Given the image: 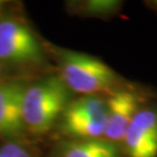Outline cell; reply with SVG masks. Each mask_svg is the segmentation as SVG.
<instances>
[{
  "instance_id": "1",
  "label": "cell",
  "mask_w": 157,
  "mask_h": 157,
  "mask_svg": "<svg viewBox=\"0 0 157 157\" xmlns=\"http://www.w3.org/2000/svg\"><path fill=\"white\" fill-rule=\"evenodd\" d=\"M68 88L57 77H50L30 88L23 98V117L26 128L41 135L52 128L68 104Z\"/></svg>"
},
{
  "instance_id": "2",
  "label": "cell",
  "mask_w": 157,
  "mask_h": 157,
  "mask_svg": "<svg viewBox=\"0 0 157 157\" xmlns=\"http://www.w3.org/2000/svg\"><path fill=\"white\" fill-rule=\"evenodd\" d=\"M61 80L68 89L85 96L113 93L118 78L107 64L85 53L64 50L60 53Z\"/></svg>"
},
{
  "instance_id": "3",
  "label": "cell",
  "mask_w": 157,
  "mask_h": 157,
  "mask_svg": "<svg viewBox=\"0 0 157 157\" xmlns=\"http://www.w3.org/2000/svg\"><path fill=\"white\" fill-rule=\"evenodd\" d=\"M0 60L14 64H37L43 60V51L33 32L21 21H0Z\"/></svg>"
},
{
  "instance_id": "4",
  "label": "cell",
  "mask_w": 157,
  "mask_h": 157,
  "mask_svg": "<svg viewBox=\"0 0 157 157\" xmlns=\"http://www.w3.org/2000/svg\"><path fill=\"white\" fill-rule=\"evenodd\" d=\"M128 157H157V110L137 112L124 137Z\"/></svg>"
},
{
  "instance_id": "5",
  "label": "cell",
  "mask_w": 157,
  "mask_h": 157,
  "mask_svg": "<svg viewBox=\"0 0 157 157\" xmlns=\"http://www.w3.org/2000/svg\"><path fill=\"white\" fill-rule=\"evenodd\" d=\"M107 115L104 137L112 143L124 140L135 115L140 110V97L132 90L117 89L106 101Z\"/></svg>"
},
{
  "instance_id": "6",
  "label": "cell",
  "mask_w": 157,
  "mask_h": 157,
  "mask_svg": "<svg viewBox=\"0 0 157 157\" xmlns=\"http://www.w3.org/2000/svg\"><path fill=\"white\" fill-rule=\"evenodd\" d=\"M23 85L0 84V135L17 136L26 128L23 117Z\"/></svg>"
},
{
  "instance_id": "7",
  "label": "cell",
  "mask_w": 157,
  "mask_h": 157,
  "mask_svg": "<svg viewBox=\"0 0 157 157\" xmlns=\"http://www.w3.org/2000/svg\"><path fill=\"white\" fill-rule=\"evenodd\" d=\"M59 157H122L118 147L110 141L83 139L64 142L59 148Z\"/></svg>"
},
{
  "instance_id": "8",
  "label": "cell",
  "mask_w": 157,
  "mask_h": 157,
  "mask_svg": "<svg viewBox=\"0 0 157 157\" xmlns=\"http://www.w3.org/2000/svg\"><path fill=\"white\" fill-rule=\"evenodd\" d=\"M107 103L98 96H84L68 103L62 113V121L96 119L106 121Z\"/></svg>"
},
{
  "instance_id": "9",
  "label": "cell",
  "mask_w": 157,
  "mask_h": 157,
  "mask_svg": "<svg viewBox=\"0 0 157 157\" xmlns=\"http://www.w3.org/2000/svg\"><path fill=\"white\" fill-rule=\"evenodd\" d=\"M118 5L117 1H90L86 4V11L89 13L106 14L113 12Z\"/></svg>"
},
{
  "instance_id": "10",
  "label": "cell",
  "mask_w": 157,
  "mask_h": 157,
  "mask_svg": "<svg viewBox=\"0 0 157 157\" xmlns=\"http://www.w3.org/2000/svg\"><path fill=\"white\" fill-rule=\"evenodd\" d=\"M0 157H31L24 147L17 144L9 143L0 147Z\"/></svg>"
},
{
  "instance_id": "11",
  "label": "cell",
  "mask_w": 157,
  "mask_h": 157,
  "mask_svg": "<svg viewBox=\"0 0 157 157\" xmlns=\"http://www.w3.org/2000/svg\"><path fill=\"white\" fill-rule=\"evenodd\" d=\"M5 1H1L0 0V12H2V10H3V8H4V6H5Z\"/></svg>"
},
{
  "instance_id": "12",
  "label": "cell",
  "mask_w": 157,
  "mask_h": 157,
  "mask_svg": "<svg viewBox=\"0 0 157 157\" xmlns=\"http://www.w3.org/2000/svg\"><path fill=\"white\" fill-rule=\"evenodd\" d=\"M154 3H155V5H156V6H157V1H155V2H154Z\"/></svg>"
},
{
  "instance_id": "13",
  "label": "cell",
  "mask_w": 157,
  "mask_h": 157,
  "mask_svg": "<svg viewBox=\"0 0 157 157\" xmlns=\"http://www.w3.org/2000/svg\"><path fill=\"white\" fill-rule=\"evenodd\" d=\"M0 71H1V67H0Z\"/></svg>"
}]
</instances>
